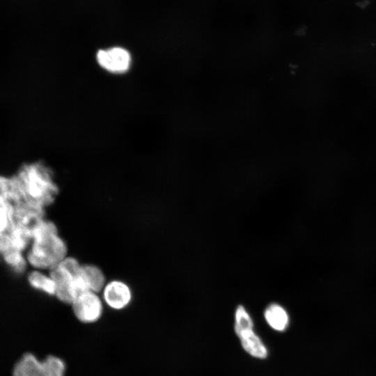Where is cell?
Listing matches in <instances>:
<instances>
[{
  "instance_id": "obj_1",
  "label": "cell",
  "mask_w": 376,
  "mask_h": 376,
  "mask_svg": "<svg viewBox=\"0 0 376 376\" xmlns=\"http://www.w3.org/2000/svg\"><path fill=\"white\" fill-rule=\"evenodd\" d=\"M26 202L45 208L54 203L58 187L49 166L42 161L22 164L15 173Z\"/></svg>"
},
{
  "instance_id": "obj_2",
  "label": "cell",
  "mask_w": 376,
  "mask_h": 376,
  "mask_svg": "<svg viewBox=\"0 0 376 376\" xmlns=\"http://www.w3.org/2000/svg\"><path fill=\"white\" fill-rule=\"evenodd\" d=\"M31 248L26 255L29 265L37 269H50L66 258L68 248L51 221L42 220L33 229Z\"/></svg>"
},
{
  "instance_id": "obj_3",
  "label": "cell",
  "mask_w": 376,
  "mask_h": 376,
  "mask_svg": "<svg viewBox=\"0 0 376 376\" xmlns=\"http://www.w3.org/2000/svg\"><path fill=\"white\" fill-rule=\"evenodd\" d=\"M49 274L56 285L55 296L63 303L71 304L79 295L88 291L82 265L75 258L67 256L50 269Z\"/></svg>"
},
{
  "instance_id": "obj_4",
  "label": "cell",
  "mask_w": 376,
  "mask_h": 376,
  "mask_svg": "<svg viewBox=\"0 0 376 376\" xmlns=\"http://www.w3.org/2000/svg\"><path fill=\"white\" fill-rule=\"evenodd\" d=\"M233 330L241 347L249 356L258 360L268 357V347L256 331L251 313L242 304H239L234 311Z\"/></svg>"
},
{
  "instance_id": "obj_5",
  "label": "cell",
  "mask_w": 376,
  "mask_h": 376,
  "mask_svg": "<svg viewBox=\"0 0 376 376\" xmlns=\"http://www.w3.org/2000/svg\"><path fill=\"white\" fill-rule=\"evenodd\" d=\"M66 364L60 357L48 355L40 360L32 353L24 354L14 366L13 376H65Z\"/></svg>"
},
{
  "instance_id": "obj_6",
  "label": "cell",
  "mask_w": 376,
  "mask_h": 376,
  "mask_svg": "<svg viewBox=\"0 0 376 376\" xmlns=\"http://www.w3.org/2000/svg\"><path fill=\"white\" fill-rule=\"evenodd\" d=\"M76 318L84 324L97 322L104 311L103 300L97 292L86 291L79 295L71 303Z\"/></svg>"
},
{
  "instance_id": "obj_7",
  "label": "cell",
  "mask_w": 376,
  "mask_h": 376,
  "mask_svg": "<svg viewBox=\"0 0 376 376\" xmlns=\"http://www.w3.org/2000/svg\"><path fill=\"white\" fill-rule=\"evenodd\" d=\"M95 59L102 69L114 75L126 73L130 69L132 61L130 52L120 46L99 49Z\"/></svg>"
},
{
  "instance_id": "obj_8",
  "label": "cell",
  "mask_w": 376,
  "mask_h": 376,
  "mask_svg": "<svg viewBox=\"0 0 376 376\" xmlns=\"http://www.w3.org/2000/svg\"><path fill=\"white\" fill-rule=\"evenodd\" d=\"M102 300L110 308L120 311L127 308L132 299L129 285L120 280H113L102 289Z\"/></svg>"
},
{
  "instance_id": "obj_9",
  "label": "cell",
  "mask_w": 376,
  "mask_h": 376,
  "mask_svg": "<svg viewBox=\"0 0 376 376\" xmlns=\"http://www.w3.org/2000/svg\"><path fill=\"white\" fill-rule=\"evenodd\" d=\"M45 208L22 202L13 206L12 222L31 233L34 227L45 219Z\"/></svg>"
},
{
  "instance_id": "obj_10",
  "label": "cell",
  "mask_w": 376,
  "mask_h": 376,
  "mask_svg": "<svg viewBox=\"0 0 376 376\" xmlns=\"http://www.w3.org/2000/svg\"><path fill=\"white\" fill-rule=\"evenodd\" d=\"M263 315L266 324L275 332H285L290 327V315L286 308L279 303L269 304Z\"/></svg>"
},
{
  "instance_id": "obj_11",
  "label": "cell",
  "mask_w": 376,
  "mask_h": 376,
  "mask_svg": "<svg viewBox=\"0 0 376 376\" xmlns=\"http://www.w3.org/2000/svg\"><path fill=\"white\" fill-rule=\"evenodd\" d=\"M0 198L13 206L26 202L19 183L15 175H0Z\"/></svg>"
},
{
  "instance_id": "obj_12",
  "label": "cell",
  "mask_w": 376,
  "mask_h": 376,
  "mask_svg": "<svg viewBox=\"0 0 376 376\" xmlns=\"http://www.w3.org/2000/svg\"><path fill=\"white\" fill-rule=\"evenodd\" d=\"M82 273L88 291L98 293L102 290L106 279L101 269L93 265H82Z\"/></svg>"
},
{
  "instance_id": "obj_13",
  "label": "cell",
  "mask_w": 376,
  "mask_h": 376,
  "mask_svg": "<svg viewBox=\"0 0 376 376\" xmlns=\"http://www.w3.org/2000/svg\"><path fill=\"white\" fill-rule=\"evenodd\" d=\"M28 282L32 288L55 296L56 285L49 274H45L38 270L33 271L28 275Z\"/></svg>"
},
{
  "instance_id": "obj_14",
  "label": "cell",
  "mask_w": 376,
  "mask_h": 376,
  "mask_svg": "<svg viewBox=\"0 0 376 376\" xmlns=\"http://www.w3.org/2000/svg\"><path fill=\"white\" fill-rule=\"evenodd\" d=\"M1 255L5 263L15 272L20 274L26 269L28 262L22 251L17 249H10Z\"/></svg>"
},
{
  "instance_id": "obj_15",
  "label": "cell",
  "mask_w": 376,
  "mask_h": 376,
  "mask_svg": "<svg viewBox=\"0 0 376 376\" xmlns=\"http://www.w3.org/2000/svg\"><path fill=\"white\" fill-rule=\"evenodd\" d=\"M13 206L0 198V233L4 231L12 221Z\"/></svg>"
}]
</instances>
